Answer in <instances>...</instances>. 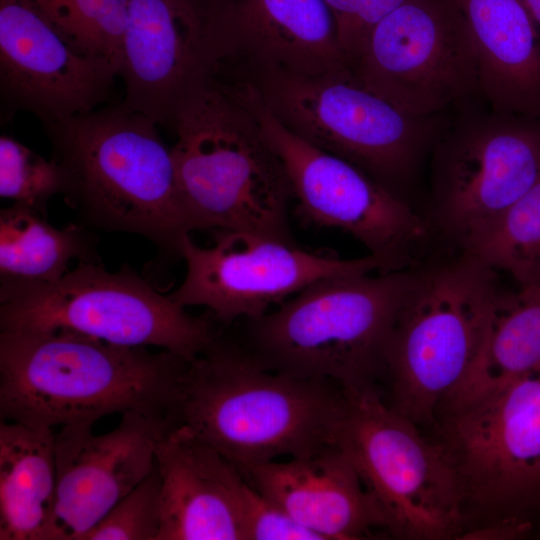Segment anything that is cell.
I'll return each instance as SVG.
<instances>
[{"mask_svg":"<svg viewBox=\"0 0 540 540\" xmlns=\"http://www.w3.org/2000/svg\"><path fill=\"white\" fill-rule=\"evenodd\" d=\"M188 363L69 331H1L0 418L52 429L133 411L178 425Z\"/></svg>","mask_w":540,"mask_h":540,"instance_id":"1","label":"cell"},{"mask_svg":"<svg viewBox=\"0 0 540 540\" xmlns=\"http://www.w3.org/2000/svg\"><path fill=\"white\" fill-rule=\"evenodd\" d=\"M158 124L121 103L44 125L62 195L77 223L140 235L168 259L181 258L192 230L174 161Z\"/></svg>","mask_w":540,"mask_h":540,"instance_id":"2","label":"cell"},{"mask_svg":"<svg viewBox=\"0 0 540 540\" xmlns=\"http://www.w3.org/2000/svg\"><path fill=\"white\" fill-rule=\"evenodd\" d=\"M341 404L337 384L270 370L218 334L188 363L178 425L240 468L334 445Z\"/></svg>","mask_w":540,"mask_h":540,"instance_id":"3","label":"cell"},{"mask_svg":"<svg viewBox=\"0 0 540 540\" xmlns=\"http://www.w3.org/2000/svg\"><path fill=\"white\" fill-rule=\"evenodd\" d=\"M171 148L191 230L254 233L296 244L286 168L248 106L211 77L179 109Z\"/></svg>","mask_w":540,"mask_h":540,"instance_id":"4","label":"cell"},{"mask_svg":"<svg viewBox=\"0 0 540 540\" xmlns=\"http://www.w3.org/2000/svg\"><path fill=\"white\" fill-rule=\"evenodd\" d=\"M429 431L455 475L459 539H540V369L441 403Z\"/></svg>","mask_w":540,"mask_h":540,"instance_id":"5","label":"cell"},{"mask_svg":"<svg viewBox=\"0 0 540 540\" xmlns=\"http://www.w3.org/2000/svg\"><path fill=\"white\" fill-rule=\"evenodd\" d=\"M248 80L292 133L355 165L394 195L406 193L448 120L412 114L367 87L350 66L307 74L222 64Z\"/></svg>","mask_w":540,"mask_h":540,"instance_id":"6","label":"cell"},{"mask_svg":"<svg viewBox=\"0 0 540 540\" xmlns=\"http://www.w3.org/2000/svg\"><path fill=\"white\" fill-rule=\"evenodd\" d=\"M370 274L323 278L246 319L241 347L273 371L341 388L375 384L414 268Z\"/></svg>","mask_w":540,"mask_h":540,"instance_id":"7","label":"cell"},{"mask_svg":"<svg viewBox=\"0 0 540 540\" xmlns=\"http://www.w3.org/2000/svg\"><path fill=\"white\" fill-rule=\"evenodd\" d=\"M500 291L495 270L462 251L415 270L384 352L388 403L422 430L485 342Z\"/></svg>","mask_w":540,"mask_h":540,"instance_id":"8","label":"cell"},{"mask_svg":"<svg viewBox=\"0 0 540 540\" xmlns=\"http://www.w3.org/2000/svg\"><path fill=\"white\" fill-rule=\"evenodd\" d=\"M1 331H69L107 343L157 347L192 361L218 336L128 265L110 272L80 261L60 280H1Z\"/></svg>","mask_w":540,"mask_h":540,"instance_id":"9","label":"cell"},{"mask_svg":"<svg viewBox=\"0 0 540 540\" xmlns=\"http://www.w3.org/2000/svg\"><path fill=\"white\" fill-rule=\"evenodd\" d=\"M341 389L333 443L349 458L382 511L388 535L459 539V491L436 442L392 408L375 384Z\"/></svg>","mask_w":540,"mask_h":540,"instance_id":"10","label":"cell"},{"mask_svg":"<svg viewBox=\"0 0 540 540\" xmlns=\"http://www.w3.org/2000/svg\"><path fill=\"white\" fill-rule=\"evenodd\" d=\"M226 85L252 111L281 158L304 222L353 236L378 261L380 273L415 266L432 238L430 220L355 165L288 130L245 78L231 77Z\"/></svg>","mask_w":540,"mask_h":540,"instance_id":"11","label":"cell"},{"mask_svg":"<svg viewBox=\"0 0 540 540\" xmlns=\"http://www.w3.org/2000/svg\"><path fill=\"white\" fill-rule=\"evenodd\" d=\"M457 111L432 149L431 223L465 250L540 179V118Z\"/></svg>","mask_w":540,"mask_h":540,"instance_id":"12","label":"cell"},{"mask_svg":"<svg viewBox=\"0 0 540 540\" xmlns=\"http://www.w3.org/2000/svg\"><path fill=\"white\" fill-rule=\"evenodd\" d=\"M350 67L412 114L441 115L483 101L474 41L450 0H407L374 26Z\"/></svg>","mask_w":540,"mask_h":540,"instance_id":"13","label":"cell"},{"mask_svg":"<svg viewBox=\"0 0 540 540\" xmlns=\"http://www.w3.org/2000/svg\"><path fill=\"white\" fill-rule=\"evenodd\" d=\"M180 253L186 274L168 296L184 308L205 306L225 324L262 316L273 304L323 278L380 272L371 255L342 259L242 231L216 230L214 244L206 248L187 234Z\"/></svg>","mask_w":540,"mask_h":540,"instance_id":"14","label":"cell"},{"mask_svg":"<svg viewBox=\"0 0 540 540\" xmlns=\"http://www.w3.org/2000/svg\"><path fill=\"white\" fill-rule=\"evenodd\" d=\"M217 62L215 0H129L119 73L124 107L172 130Z\"/></svg>","mask_w":540,"mask_h":540,"instance_id":"15","label":"cell"},{"mask_svg":"<svg viewBox=\"0 0 540 540\" xmlns=\"http://www.w3.org/2000/svg\"><path fill=\"white\" fill-rule=\"evenodd\" d=\"M117 68L81 51L36 0H0V95L10 112H28L44 125L97 109Z\"/></svg>","mask_w":540,"mask_h":540,"instance_id":"16","label":"cell"},{"mask_svg":"<svg viewBox=\"0 0 540 540\" xmlns=\"http://www.w3.org/2000/svg\"><path fill=\"white\" fill-rule=\"evenodd\" d=\"M172 421L128 411L112 431L67 425L55 434L56 498L48 540H81L155 467Z\"/></svg>","mask_w":540,"mask_h":540,"instance_id":"17","label":"cell"},{"mask_svg":"<svg viewBox=\"0 0 540 540\" xmlns=\"http://www.w3.org/2000/svg\"><path fill=\"white\" fill-rule=\"evenodd\" d=\"M218 62L317 74L350 66L324 0H215Z\"/></svg>","mask_w":540,"mask_h":540,"instance_id":"18","label":"cell"},{"mask_svg":"<svg viewBox=\"0 0 540 540\" xmlns=\"http://www.w3.org/2000/svg\"><path fill=\"white\" fill-rule=\"evenodd\" d=\"M263 495L320 540L388 534L385 517L349 458L335 445L287 461L238 468Z\"/></svg>","mask_w":540,"mask_h":540,"instance_id":"19","label":"cell"},{"mask_svg":"<svg viewBox=\"0 0 540 540\" xmlns=\"http://www.w3.org/2000/svg\"><path fill=\"white\" fill-rule=\"evenodd\" d=\"M161 476V528L157 540H244L238 468L179 424L155 452Z\"/></svg>","mask_w":540,"mask_h":540,"instance_id":"20","label":"cell"},{"mask_svg":"<svg viewBox=\"0 0 540 540\" xmlns=\"http://www.w3.org/2000/svg\"><path fill=\"white\" fill-rule=\"evenodd\" d=\"M474 41L483 101L540 118V34L523 0H450Z\"/></svg>","mask_w":540,"mask_h":540,"instance_id":"21","label":"cell"},{"mask_svg":"<svg viewBox=\"0 0 540 540\" xmlns=\"http://www.w3.org/2000/svg\"><path fill=\"white\" fill-rule=\"evenodd\" d=\"M56 498L55 433L0 423V540H48Z\"/></svg>","mask_w":540,"mask_h":540,"instance_id":"22","label":"cell"},{"mask_svg":"<svg viewBox=\"0 0 540 540\" xmlns=\"http://www.w3.org/2000/svg\"><path fill=\"white\" fill-rule=\"evenodd\" d=\"M538 369L540 290L528 295L500 292L481 351L443 402L472 399Z\"/></svg>","mask_w":540,"mask_h":540,"instance_id":"23","label":"cell"},{"mask_svg":"<svg viewBox=\"0 0 540 540\" xmlns=\"http://www.w3.org/2000/svg\"><path fill=\"white\" fill-rule=\"evenodd\" d=\"M95 238L79 223L56 228L38 212L13 203L0 211L1 280L56 282L74 259L99 261Z\"/></svg>","mask_w":540,"mask_h":540,"instance_id":"24","label":"cell"},{"mask_svg":"<svg viewBox=\"0 0 540 540\" xmlns=\"http://www.w3.org/2000/svg\"><path fill=\"white\" fill-rule=\"evenodd\" d=\"M463 252L493 270H503L528 295L540 290V179Z\"/></svg>","mask_w":540,"mask_h":540,"instance_id":"25","label":"cell"},{"mask_svg":"<svg viewBox=\"0 0 540 540\" xmlns=\"http://www.w3.org/2000/svg\"><path fill=\"white\" fill-rule=\"evenodd\" d=\"M81 51L111 62L120 73L129 0H36Z\"/></svg>","mask_w":540,"mask_h":540,"instance_id":"26","label":"cell"},{"mask_svg":"<svg viewBox=\"0 0 540 540\" xmlns=\"http://www.w3.org/2000/svg\"><path fill=\"white\" fill-rule=\"evenodd\" d=\"M63 175L54 159L46 160L13 137H0V196L46 216L50 199L62 194Z\"/></svg>","mask_w":540,"mask_h":540,"instance_id":"27","label":"cell"},{"mask_svg":"<svg viewBox=\"0 0 540 540\" xmlns=\"http://www.w3.org/2000/svg\"><path fill=\"white\" fill-rule=\"evenodd\" d=\"M161 476L156 467L81 540H157L161 528Z\"/></svg>","mask_w":540,"mask_h":540,"instance_id":"28","label":"cell"},{"mask_svg":"<svg viewBox=\"0 0 540 540\" xmlns=\"http://www.w3.org/2000/svg\"><path fill=\"white\" fill-rule=\"evenodd\" d=\"M407 0H324L350 65L358 57L374 26Z\"/></svg>","mask_w":540,"mask_h":540,"instance_id":"29","label":"cell"},{"mask_svg":"<svg viewBox=\"0 0 540 540\" xmlns=\"http://www.w3.org/2000/svg\"><path fill=\"white\" fill-rule=\"evenodd\" d=\"M540 34V0H523Z\"/></svg>","mask_w":540,"mask_h":540,"instance_id":"30","label":"cell"}]
</instances>
